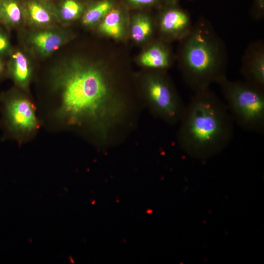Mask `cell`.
Instances as JSON below:
<instances>
[{
  "label": "cell",
  "mask_w": 264,
  "mask_h": 264,
  "mask_svg": "<svg viewBox=\"0 0 264 264\" xmlns=\"http://www.w3.org/2000/svg\"><path fill=\"white\" fill-rule=\"evenodd\" d=\"M241 72L245 81L264 89V42H251L242 57Z\"/></svg>",
  "instance_id": "obj_8"
},
{
  "label": "cell",
  "mask_w": 264,
  "mask_h": 264,
  "mask_svg": "<svg viewBox=\"0 0 264 264\" xmlns=\"http://www.w3.org/2000/svg\"><path fill=\"white\" fill-rule=\"evenodd\" d=\"M4 71V65L3 62L0 59V77L2 75Z\"/></svg>",
  "instance_id": "obj_22"
},
{
  "label": "cell",
  "mask_w": 264,
  "mask_h": 264,
  "mask_svg": "<svg viewBox=\"0 0 264 264\" xmlns=\"http://www.w3.org/2000/svg\"><path fill=\"white\" fill-rule=\"evenodd\" d=\"M4 0H0V9L2 4V3Z\"/></svg>",
  "instance_id": "obj_23"
},
{
  "label": "cell",
  "mask_w": 264,
  "mask_h": 264,
  "mask_svg": "<svg viewBox=\"0 0 264 264\" xmlns=\"http://www.w3.org/2000/svg\"><path fill=\"white\" fill-rule=\"evenodd\" d=\"M110 76L104 68L74 62L59 79L62 116L69 124L90 126L104 146L129 126L133 106L116 91Z\"/></svg>",
  "instance_id": "obj_1"
},
{
  "label": "cell",
  "mask_w": 264,
  "mask_h": 264,
  "mask_svg": "<svg viewBox=\"0 0 264 264\" xmlns=\"http://www.w3.org/2000/svg\"><path fill=\"white\" fill-rule=\"evenodd\" d=\"M9 47V42L6 34L0 30V55L6 53Z\"/></svg>",
  "instance_id": "obj_20"
},
{
  "label": "cell",
  "mask_w": 264,
  "mask_h": 264,
  "mask_svg": "<svg viewBox=\"0 0 264 264\" xmlns=\"http://www.w3.org/2000/svg\"><path fill=\"white\" fill-rule=\"evenodd\" d=\"M87 0L88 1L87 2H88L94 0Z\"/></svg>",
  "instance_id": "obj_24"
},
{
  "label": "cell",
  "mask_w": 264,
  "mask_h": 264,
  "mask_svg": "<svg viewBox=\"0 0 264 264\" xmlns=\"http://www.w3.org/2000/svg\"><path fill=\"white\" fill-rule=\"evenodd\" d=\"M251 16L256 21H262L264 18V0H254L251 11Z\"/></svg>",
  "instance_id": "obj_19"
},
{
  "label": "cell",
  "mask_w": 264,
  "mask_h": 264,
  "mask_svg": "<svg viewBox=\"0 0 264 264\" xmlns=\"http://www.w3.org/2000/svg\"><path fill=\"white\" fill-rule=\"evenodd\" d=\"M168 43L161 39L153 43L141 55V64L152 70L166 71L174 61Z\"/></svg>",
  "instance_id": "obj_9"
},
{
  "label": "cell",
  "mask_w": 264,
  "mask_h": 264,
  "mask_svg": "<svg viewBox=\"0 0 264 264\" xmlns=\"http://www.w3.org/2000/svg\"><path fill=\"white\" fill-rule=\"evenodd\" d=\"M86 4L84 0H63L59 5L58 12L63 20L71 21L83 14Z\"/></svg>",
  "instance_id": "obj_17"
},
{
  "label": "cell",
  "mask_w": 264,
  "mask_h": 264,
  "mask_svg": "<svg viewBox=\"0 0 264 264\" xmlns=\"http://www.w3.org/2000/svg\"><path fill=\"white\" fill-rule=\"evenodd\" d=\"M156 21L160 39L169 43L180 41L191 31L193 23L190 14L177 4L163 6Z\"/></svg>",
  "instance_id": "obj_7"
},
{
  "label": "cell",
  "mask_w": 264,
  "mask_h": 264,
  "mask_svg": "<svg viewBox=\"0 0 264 264\" xmlns=\"http://www.w3.org/2000/svg\"><path fill=\"white\" fill-rule=\"evenodd\" d=\"M32 42L42 54L46 55L59 48L62 43V39L53 32L42 31L34 35Z\"/></svg>",
  "instance_id": "obj_16"
},
{
  "label": "cell",
  "mask_w": 264,
  "mask_h": 264,
  "mask_svg": "<svg viewBox=\"0 0 264 264\" xmlns=\"http://www.w3.org/2000/svg\"><path fill=\"white\" fill-rule=\"evenodd\" d=\"M128 8L146 9L155 8L160 9L164 5L162 0H120Z\"/></svg>",
  "instance_id": "obj_18"
},
{
  "label": "cell",
  "mask_w": 264,
  "mask_h": 264,
  "mask_svg": "<svg viewBox=\"0 0 264 264\" xmlns=\"http://www.w3.org/2000/svg\"><path fill=\"white\" fill-rule=\"evenodd\" d=\"M131 28L132 39L140 43L149 38L154 33L155 24L152 18L146 13L139 12L134 15Z\"/></svg>",
  "instance_id": "obj_14"
},
{
  "label": "cell",
  "mask_w": 264,
  "mask_h": 264,
  "mask_svg": "<svg viewBox=\"0 0 264 264\" xmlns=\"http://www.w3.org/2000/svg\"><path fill=\"white\" fill-rule=\"evenodd\" d=\"M128 9V8L120 1L101 20L100 31L113 38L121 37L123 32L122 22Z\"/></svg>",
  "instance_id": "obj_10"
},
{
  "label": "cell",
  "mask_w": 264,
  "mask_h": 264,
  "mask_svg": "<svg viewBox=\"0 0 264 264\" xmlns=\"http://www.w3.org/2000/svg\"><path fill=\"white\" fill-rule=\"evenodd\" d=\"M233 122L226 104L210 87L195 91L178 123V144L192 157L211 158L230 143Z\"/></svg>",
  "instance_id": "obj_2"
},
{
  "label": "cell",
  "mask_w": 264,
  "mask_h": 264,
  "mask_svg": "<svg viewBox=\"0 0 264 264\" xmlns=\"http://www.w3.org/2000/svg\"><path fill=\"white\" fill-rule=\"evenodd\" d=\"M120 1V0H94L87 2L82 14L83 23L86 25H91L101 21Z\"/></svg>",
  "instance_id": "obj_12"
},
{
  "label": "cell",
  "mask_w": 264,
  "mask_h": 264,
  "mask_svg": "<svg viewBox=\"0 0 264 264\" xmlns=\"http://www.w3.org/2000/svg\"><path fill=\"white\" fill-rule=\"evenodd\" d=\"M3 101L4 123L8 132L12 133H27L37 128L35 110L28 99L9 95Z\"/></svg>",
  "instance_id": "obj_6"
},
{
  "label": "cell",
  "mask_w": 264,
  "mask_h": 264,
  "mask_svg": "<svg viewBox=\"0 0 264 264\" xmlns=\"http://www.w3.org/2000/svg\"><path fill=\"white\" fill-rule=\"evenodd\" d=\"M179 42L177 60L186 85L194 91L227 77V49L211 23L199 18Z\"/></svg>",
  "instance_id": "obj_3"
},
{
  "label": "cell",
  "mask_w": 264,
  "mask_h": 264,
  "mask_svg": "<svg viewBox=\"0 0 264 264\" xmlns=\"http://www.w3.org/2000/svg\"><path fill=\"white\" fill-rule=\"evenodd\" d=\"M9 72L19 86H27L30 76L29 63L25 55L20 51L12 54L8 66Z\"/></svg>",
  "instance_id": "obj_13"
},
{
  "label": "cell",
  "mask_w": 264,
  "mask_h": 264,
  "mask_svg": "<svg viewBox=\"0 0 264 264\" xmlns=\"http://www.w3.org/2000/svg\"><path fill=\"white\" fill-rule=\"evenodd\" d=\"M179 0H162L164 6L174 5L177 4Z\"/></svg>",
  "instance_id": "obj_21"
},
{
  "label": "cell",
  "mask_w": 264,
  "mask_h": 264,
  "mask_svg": "<svg viewBox=\"0 0 264 264\" xmlns=\"http://www.w3.org/2000/svg\"><path fill=\"white\" fill-rule=\"evenodd\" d=\"M23 6L24 14L35 23L44 25L52 21L55 8L48 0H26Z\"/></svg>",
  "instance_id": "obj_11"
},
{
  "label": "cell",
  "mask_w": 264,
  "mask_h": 264,
  "mask_svg": "<svg viewBox=\"0 0 264 264\" xmlns=\"http://www.w3.org/2000/svg\"><path fill=\"white\" fill-rule=\"evenodd\" d=\"M24 14L23 3L19 0H4L0 9V22L8 26L15 25Z\"/></svg>",
  "instance_id": "obj_15"
},
{
  "label": "cell",
  "mask_w": 264,
  "mask_h": 264,
  "mask_svg": "<svg viewBox=\"0 0 264 264\" xmlns=\"http://www.w3.org/2000/svg\"><path fill=\"white\" fill-rule=\"evenodd\" d=\"M234 122L242 129L264 132V89L245 81H231L227 77L218 83Z\"/></svg>",
  "instance_id": "obj_4"
},
{
  "label": "cell",
  "mask_w": 264,
  "mask_h": 264,
  "mask_svg": "<svg viewBox=\"0 0 264 264\" xmlns=\"http://www.w3.org/2000/svg\"><path fill=\"white\" fill-rule=\"evenodd\" d=\"M143 81V99L151 113L168 124L178 123L185 105L165 71L152 70Z\"/></svg>",
  "instance_id": "obj_5"
}]
</instances>
